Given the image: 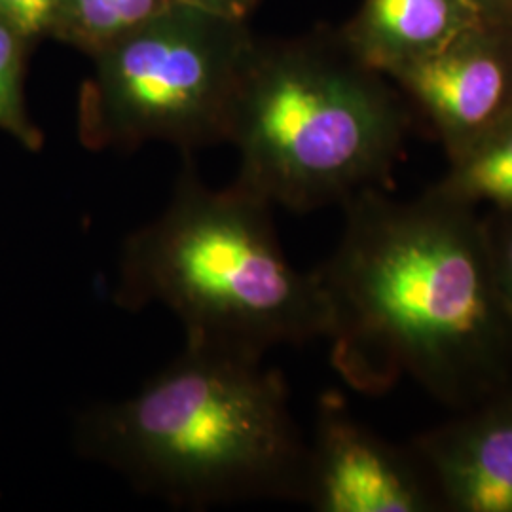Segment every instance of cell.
Returning a JSON list of instances; mask_svg holds the SVG:
<instances>
[{
  "label": "cell",
  "instance_id": "7a4b0ae2",
  "mask_svg": "<svg viewBox=\"0 0 512 512\" xmlns=\"http://www.w3.org/2000/svg\"><path fill=\"white\" fill-rule=\"evenodd\" d=\"M74 439L84 458L173 507L304 501L308 444L283 374L262 359L184 346L135 395L84 410Z\"/></svg>",
  "mask_w": 512,
  "mask_h": 512
},
{
  "label": "cell",
  "instance_id": "5bb4252c",
  "mask_svg": "<svg viewBox=\"0 0 512 512\" xmlns=\"http://www.w3.org/2000/svg\"><path fill=\"white\" fill-rule=\"evenodd\" d=\"M61 0H0V19L21 38L52 31Z\"/></svg>",
  "mask_w": 512,
  "mask_h": 512
},
{
  "label": "cell",
  "instance_id": "9c48e42d",
  "mask_svg": "<svg viewBox=\"0 0 512 512\" xmlns=\"http://www.w3.org/2000/svg\"><path fill=\"white\" fill-rule=\"evenodd\" d=\"M480 21L471 0H365L340 37L361 63L391 80Z\"/></svg>",
  "mask_w": 512,
  "mask_h": 512
},
{
  "label": "cell",
  "instance_id": "52a82bcc",
  "mask_svg": "<svg viewBox=\"0 0 512 512\" xmlns=\"http://www.w3.org/2000/svg\"><path fill=\"white\" fill-rule=\"evenodd\" d=\"M391 80L423 112L454 160L512 116V25L480 21Z\"/></svg>",
  "mask_w": 512,
  "mask_h": 512
},
{
  "label": "cell",
  "instance_id": "ba28073f",
  "mask_svg": "<svg viewBox=\"0 0 512 512\" xmlns=\"http://www.w3.org/2000/svg\"><path fill=\"white\" fill-rule=\"evenodd\" d=\"M442 511L512 512V382L410 446Z\"/></svg>",
  "mask_w": 512,
  "mask_h": 512
},
{
  "label": "cell",
  "instance_id": "3957f363",
  "mask_svg": "<svg viewBox=\"0 0 512 512\" xmlns=\"http://www.w3.org/2000/svg\"><path fill=\"white\" fill-rule=\"evenodd\" d=\"M114 302L162 304L186 346L251 359L327 338L330 327L317 275L298 272L279 245L272 205L238 183L213 190L190 164L164 213L124 241Z\"/></svg>",
  "mask_w": 512,
  "mask_h": 512
},
{
  "label": "cell",
  "instance_id": "9a60e30c",
  "mask_svg": "<svg viewBox=\"0 0 512 512\" xmlns=\"http://www.w3.org/2000/svg\"><path fill=\"white\" fill-rule=\"evenodd\" d=\"M181 2L190 4V6H198L202 10L219 14L224 18L245 21L258 0H181Z\"/></svg>",
  "mask_w": 512,
  "mask_h": 512
},
{
  "label": "cell",
  "instance_id": "5b68a950",
  "mask_svg": "<svg viewBox=\"0 0 512 512\" xmlns=\"http://www.w3.org/2000/svg\"><path fill=\"white\" fill-rule=\"evenodd\" d=\"M256 40L245 21L179 2L93 54L78 95L90 150L164 141L183 150L226 141Z\"/></svg>",
  "mask_w": 512,
  "mask_h": 512
},
{
  "label": "cell",
  "instance_id": "8fae6325",
  "mask_svg": "<svg viewBox=\"0 0 512 512\" xmlns=\"http://www.w3.org/2000/svg\"><path fill=\"white\" fill-rule=\"evenodd\" d=\"M181 0H61L52 31L86 54H97Z\"/></svg>",
  "mask_w": 512,
  "mask_h": 512
},
{
  "label": "cell",
  "instance_id": "277c9868",
  "mask_svg": "<svg viewBox=\"0 0 512 512\" xmlns=\"http://www.w3.org/2000/svg\"><path fill=\"white\" fill-rule=\"evenodd\" d=\"M387 80L340 33L256 42L226 135L239 150L236 183L294 213L387 188L410 128Z\"/></svg>",
  "mask_w": 512,
  "mask_h": 512
},
{
  "label": "cell",
  "instance_id": "2e32d148",
  "mask_svg": "<svg viewBox=\"0 0 512 512\" xmlns=\"http://www.w3.org/2000/svg\"><path fill=\"white\" fill-rule=\"evenodd\" d=\"M484 21L490 23H511L512 0H471Z\"/></svg>",
  "mask_w": 512,
  "mask_h": 512
},
{
  "label": "cell",
  "instance_id": "7c38bea8",
  "mask_svg": "<svg viewBox=\"0 0 512 512\" xmlns=\"http://www.w3.org/2000/svg\"><path fill=\"white\" fill-rule=\"evenodd\" d=\"M21 40L0 19V128L16 135L27 147H40V133L25 116L21 92Z\"/></svg>",
  "mask_w": 512,
  "mask_h": 512
},
{
  "label": "cell",
  "instance_id": "8992f818",
  "mask_svg": "<svg viewBox=\"0 0 512 512\" xmlns=\"http://www.w3.org/2000/svg\"><path fill=\"white\" fill-rule=\"evenodd\" d=\"M302 503L321 512L442 511L414 450L393 446L355 420L336 391L319 401Z\"/></svg>",
  "mask_w": 512,
  "mask_h": 512
},
{
  "label": "cell",
  "instance_id": "6da1fadb",
  "mask_svg": "<svg viewBox=\"0 0 512 512\" xmlns=\"http://www.w3.org/2000/svg\"><path fill=\"white\" fill-rule=\"evenodd\" d=\"M342 207V238L315 270L342 380L382 395L408 378L456 410L511 384L512 313L478 209L431 188L410 202L368 188Z\"/></svg>",
  "mask_w": 512,
  "mask_h": 512
},
{
  "label": "cell",
  "instance_id": "4fadbf2b",
  "mask_svg": "<svg viewBox=\"0 0 512 512\" xmlns=\"http://www.w3.org/2000/svg\"><path fill=\"white\" fill-rule=\"evenodd\" d=\"M482 224L497 289L512 313V211L490 209Z\"/></svg>",
  "mask_w": 512,
  "mask_h": 512
},
{
  "label": "cell",
  "instance_id": "30bf717a",
  "mask_svg": "<svg viewBox=\"0 0 512 512\" xmlns=\"http://www.w3.org/2000/svg\"><path fill=\"white\" fill-rule=\"evenodd\" d=\"M433 192L473 205L512 211V116L475 147L450 160V167Z\"/></svg>",
  "mask_w": 512,
  "mask_h": 512
}]
</instances>
